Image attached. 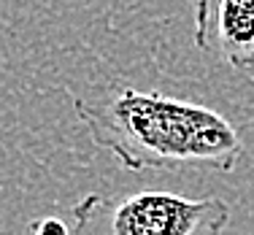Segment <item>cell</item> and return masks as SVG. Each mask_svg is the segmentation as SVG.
Masks as SVG:
<instances>
[{
	"label": "cell",
	"instance_id": "4",
	"mask_svg": "<svg viewBox=\"0 0 254 235\" xmlns=\"http://www.w3.org/2000/svg\"><path fill=\"white\" fill-rule=\"evenodd\" d=\"M27 235H73V233L68 230V225L60 216H41V219L30 222Z\"/></svg>",
	"mask_w": 254,
	"mask_h": 235
},
{
	"label": "cell",
	"instance_id": "2",
	"mask_svg": "<svg viewBox=\"0 0 254 235\" xmlns=\"http://www.w3.org/2000/svg\"><path fill=\"white\" fill-rule=\"evenodd\" d=\"M230 206L179 192H89L73 206V235H225Z\"/></svg>",
	"mask_w": 254,
	"mask_h": 235
},
{
	"label": "cell",
	"instance_id": "3",
	"mask_svg": "<svg viewBox=\"0 0 254 235\" xmlns=\"http://www.w3.org/2000/svg\"><path fill=\"white\" fill-rule=\"evenodd\" d=\"M195 46L233 70H252L254 0H195Z\"/></svg>",
	"mask_w": 254,
	"mask_h": 235
},
{
	"label": "cell",
	"instance_id": "1",
	"mask_svg": "<svg viewBox=\"0 0 254 235\" xmlns=\"http://www.w3.org/2000/svg\"><path fill=\"white\" fill-rule=\"evenodd\" d=\"M73 108L92 141L130 171H233L244 154L227 117L162 92L125 87L103 98H73Z\"/></svg>",
	"mask_w": 254,
	"mask_h": 235
}]
</instances>
